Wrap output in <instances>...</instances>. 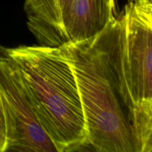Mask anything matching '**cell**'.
<instances>
[{
    "mask_svg": "<svg viewBox=\"0 0 152 152\" xmlns=\"http://www.w3.org/2000/svg\"><path fill=\"white\" fill-rule=\"evenodd\" d=\"M59 48L75 76L88 145L97 151L151 152L127 82L121 15L96 37Z\"/></svg>",
    "mask_w": 152,
    "mask_h": 152,
    "instance_id": "obj_1",
    "label": "cell"
},
{
    "mask_svg": "<svg viewBox=\"0 0 152 152\" xmlns=\"http://www.w3.org/2000/svg\"><path fill=\"white\" fill-rule=\"evenodd\" d=\"M40 123L58 152L88 145L86 120L75 76L59 47L10 49Z\"/></svg>",
    "mask_w": 152,
    "mask_h": 152,
    "instance_id": "obj_2",
    "label": "cell"
},
{
    "mask_svg": "<svg viewBox=\"0 0 152 152\" xmlns=\"http://www.w3.org/2000/svg\"><path fill=\"white\" fill-rule=\"evenodd\" d=\"M120 15L129 91L144 134L152 142V0H129Z\"/></svg>",
    "mask_w": 152,
    "mask_h": 152,
    "instance_id": "obj_3",
    "label": "cell"
},
{
    "mask_svg": "<svg viewBox=\"0 0 152 152\" xmlns=\"http://www.w3.org/2000/svg\"><path fill=\"white\" fill-rule=\"evenodd\" d=\"M0 99L7 126L6 151L58 152L37 117L11 58L0 59Z\"/></svg>",
    "mask_w": 152,
    "mask_h": 152,
    "instance_id": "obj_4",
    "label": "cell"
},
{
    "mask_svg": "<svg viewBox=\"0 0 152 152\" xmlns=\"http://www.w3.org/2000/svg\"><path fill=\"white\" fill-rule=\"evenodd\" d=\"M114 11L109 0H73L62 24L67 43L96 37L116 17Z\"/></svg>",
    "mask_w": 152,
    "mask_h": 152,
    "instance_id": "obj_5",
    "label": "cell"
},
{
    "mask_svg": "<svg viewBox=\"0 0 152 152\" xmlns=\"http://www.w3.org/2000/svg\"><path fill=\"white\" fill-rule=\"evenodd\" d=\"M73 0H25L28 26L42 45L60 47L67 43L62 20Z\"/></svg>",
    "mask_w": 152,
    "mask_h": 152,
    "instance_id": "obj_6",
    "label": "cell"
},
{
    "mask_svg": "<svg viewBox=\"0 0 152 152\" xmlns=\"http://www.w3.org/2000/svg\"><path fill=\"white\" fill-rule=\"evenodd\" d=\"M7 146V126L4 111L0 99V152L6 151Z\"/></svg>",
    "mask_w": 152,
    "mask_h": 152,
    "instance_id": "obj_7",
    "label": "cell"
},
{
    "mask_svg": "<svg viewBox=\"0 0 152 152\" xmlns=\"http://www.w3.org/2000/svg\"><path fill=\"white\" fill-rule=\"evenodd\" d=\"M10 58V49L0 45V59H8Z\"/></svg>",
    "mask_w": 152,
    "mask_h": 152,
    "instance_id": "obj_8",
    "label": "cell"
},
{
    "mask_svg": "<svg viewBox=\"0 0 152 152\" xmlns=\"http://www.w3.org/2000/svg\"><path fill=\"white\" fill-rule=\"evenodd\" d=\"M109 1H110V2H111V3H112V4H115L116 0H109Z\"/></svg>",
    "mask_w": 152,
    "mask_h": 152,
    "instance_id": "obj_9",
    "label": "cell"
}]
</instances>
